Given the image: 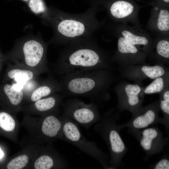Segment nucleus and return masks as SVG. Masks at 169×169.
<instances>
[{
  "label": "nucleus",
  "mask_w": 169,
  "mask_h": 169,
  "mask_svg": "<svg viewBox=\"0 0 169 169\" xmlns=\"http://www.w3.org/2000/svg\"><path fill=\"white\" fill-rule=\"evenodd\" d=\"M142 110L133 115L128 122L120 125L121 129L128 127L131 130H141L156 123L162 124V118L158 115V110L150 106Z\"/></svg>",
  "instance_id": "nucleus-9"
},
{
  "label": "nucleus",
  "mask_w": 169,
  "mask_h": 169,
  "mask_svg": "<svg viewBox=\"0 0 169 169\" xmlns=\"http://www.w3.org/2000/svg\"><path fill=\"white\" fill-rule=\"evenodd\" d=\"M87 37L74 40L68 44L53 64V71L59 76L77 71L100 69L105 67L104 54Z\"/></svg>",
  "instance_id": "nucleus-1"
},
{
  "label": "nucleus",
  "mask_w": 169,
  "mask_h": 169,
  "mask_svg": "<svg viewBox=\"0 0 169 169\" xmlns=\"http://www.w3.org/2000/svg\"><path fill=\"white\" fill-rule=\"evenodd\" d=\"M41 16L53 28V41L59 44H68L74 40L87 37L98 26L95 13L71 14L46 11Z\"/></svg>",
  "instance_id": "nucleus-2"
},
{
  "label": "nucleus",
  "mask_w": 169,
  "mask_h": 169,
  "mask_svg": "<svg viewBox=\"0 0 169 169\" xmlns=\"http://www.w3.org/2000/svg\"><path fill=\"white\" fill-rule=\"evenodd\" d=\"M117 47L119 52L123 54H135L138 51L135 46L122 36L118 39Z\"/></svg>",
  "instance_id": "nucleus-20"
},
{
  "label": "nucleus",
  "mask_w": 169,
  "mask_h": 169,
  "mask_svg": "<svg viewBox=\"0 0 169 169\" xmlns=\"http://www.w3.org/2000/svg\"><path fill=\"white\" fill-rule=\"evenodd\" d=\"M134 9V6L131 3L124 1H118L114 3L111 6L110 14L114 18L123 19L130 16Z\"/></svg>",
  "instance_id": "nucleus-16"
},
{
  "label": "nucleus",
  "mask_w": 169,
  "mask_h": 169,
  "mask_svg": "<svg viewBox=\"0 0 169 169\" xmlns=\"http://www.w3.org/2000/svg\"><path fill=\"white\" fill-rule=\"evenodd\" d=\"M42 79H38L28 81L23 85L22 90L25 96H30L33 91L38 86Z\"/></svg>",
  "instance_id": "nucleus-28"
},
{
  "label": "nucleus",
  "mask_w": 169,
  "mask_h": 169,
  "mask_svg": "<svg viewBox=\"0 0 169 169\" xmlns=\"http://www.w3.org/2000/svg\"><path fill=\"white\" fill-rule=\"evenodd\" d=\"M47 44L38 37L30 36L17 42L5 59L36 70L50 73L47 57Z\"/></svg>",
  "instance_id": "nucleus-4"
},
{
  "label": "nucleus",
  "mask_w": 169,
  "mask_h": 169,
  "mask_svg": "<svg viewBox=\"0 0 169 169\" xmlns=\"http://www.w3.org/2000/svg\"><path fill=\"white\" fill-rule=\"evenodd\" d=\"M121 34L122 36L135 46L146 45L149 43V39L145 35L134 33L131 30H122L121 32Z\"/></svg>",
  "instance_id": "nucleus-17"
},
{
  "label": "nucleus",
  "mask_w": 169,
  "mask_h": 169,
  "mask_svg": "<svg viewBox=\"0 0 169 169\" xmlns=\"http://www.w3.org/2000/svg\"><path fill=\"white\" fill-rule=\"evenodd\" d=\"M156 50L158 54L164 58H169V42L165 39L160 40L157 43Z\"/></svg>",
  "instance_id": "nucleus-27"
},
{
  "label": "nucleus",
  "mask_w": 169,
  "mask_h": 169,
  "mask_svg": "<svg viewBox=\"0 0 169 169\" xmlns=\"http://www.w3.org/2000/svg\"><path fill=\"white\" fill-rule=\"evenodd\" d=\"M162 98L160 100V108L164 115L162 119V124L168 130L169 126V91L167 90L163 94Z\"/></svg>",
  "instance_id": "nucleus-19"
},
{
  "label": "nucleus",
  "mask_w": 169,
  "mask_h": 169,
  "mask_svg": "<svg viewBox=\"0 0 169 169\" xmlns=\"http://www.w3.org/2000/svg\"><path fill=\"white\" fill-rule=\"evenodd\" d=\"M141 70L145 75L152 79L160 77L165 73L164 69L159 65L143 66L141 68Z\"/></svg>",
  "instance_id": "nucleus-22"
},
{
  "label": "nucleus",
  "mask_w": 169,
  "mask_h": 169,
  "mask_svg": "<svg viewBox=\"0 0 169 169\" xmlns=\"http://www.w3.org/2000/svg\"><path fill=\"white\" fill-rule=\"evenodd\" d=\"M15 126V123L13 118L8 113L0 112V127L4 131H12Z\"/></svg>",
  "instance_id": "nucleus-23"
},
{
  "label": "nucleus",
  "mask_w": 169,
  "mask_h": 169,
  "mask_svg": "<svg viewBox=\"0 0 169 169\" xmlns=\"http://www.w3.org/2000/svg\"><path fill=\"white\" fill-rule=\"evenodd\" d=\"M4 59V57L3 56L0 52V69L1 67L2 62Z\"/></svg>",
  "instance_id": "nucleus-30"
},
{
  "label": "nucleus",
  "mask_w": 169,
  "mask_h": 169,
  "mask_svg": "<svg viewBox=\"0 0 169 169\" xmlns=\"http://www.w3.org/2000/svg\"><path fill=\"white\" fill-rule=\"evenodd\" d=\"M164 87V80L161 77L155 79L145 89L144 92L146 94H151L161 92Z\"/></svg>",
  "instance_id": "nucleus-25"
},
{
  "label": "nucleus",
  "mask_w": 169,
  "mask_h": 169,
  "mask_svg": "<svg viewBox=\"0 0 169 169\" xmlns=\"http://www.w3.org/2000/svg\"><path fill=\"white\" fill-rule=\"evenodd\" d=\"M163 1L166 2V3H169V0H163Z\"/></svg>",
  "instance_id": "nucleus-32"
},
{
  "label": "nucleus",
  "mask_w": 169,
  "mask_h": 169,
  "mask_svg": "<svg viewBox=\"0 0 169 169\" xmlns=\"http://www.w3.org/2000/svg\"><path fill=\"white\" fill-rule=\"evenodd\" d=\"M40 74L36 70L25 66L10 63L8 64L5 78L13 82L26 83L38 78Z\"/></svg>",
  "instance_id": "nucleus-11"
},
{
  "label": "nucleus",
  "mask_w": 169,
  "mask_h": 169,
  "mask_svg": "<svg viewBox=\"0 0 169 169\" xmlns=\"http://www.w3.org/2000/svg\"><path fill=\"white\" fill-rule=\"evenodd\" d=\"M0 95L7 99L11 105L14 106L19 105L24 97L22 90L16 89L12 84L8 83L0 86Z\"/></svg>",
  "instance_id": "nucleus-15"
},
{
  "label": "nucleus",
  "mask_w": 169,
  "mask_h": 169,
  "mask_svg": "<svg viewBox=\"0 0 169 169\" xmlns=\"http://www.w3.org/2000/svg\"><path fill=\"white\" fill-rule=\"evenodd\" d=\"M4 156V153L0 148V159L2 158Z\"/></svg>",
  "instance_id": "nucleus-31"
},
{
  "label": "nucleus",
  "mask_w": 169,
  "mask_h": 169,
  "mask_svg": "<svg viewBox=\"0 0 169 169\" xmlns=\"http://www.w3.org/2000/svg\"><path fill=\"white\" fill-rule=\"evenodd\" d=\"M64 97L61 93H56L34 102L33 107L39 112H49L57 108Z\"/></svg>",
  "instance_id": "nucleus-13"
},
{
  "label": "nucleus",
  "mask_w": 169,
  "mask_h": 169,
  "mask_svg": "<svg viewBox=\"0 0 169 169\" xmlns=\"http://www.w3.org/2000/svg\"><path fill=\"white\" fill-rule=\"evenodd\" d=\"M156 25L158 31L167 32L169 30V12L165 9L161 10L156 22Z\"/></svg>",
  "instance_id": "nucleus-18"
},
{
  "label": "nucleus",
  "mask_w": 169,
  "mask_h": 169,
  "mask_svg": "<svg viewBox=\"0 0 169 169\" xmlns=\"http://www.w3.org/2000/svg\"><path fill=\"white\" fill-rule=\"evenodd\" d=\"M128 132L137 139L147 156L161 152L166 146V140L161 131L156 127L137 130L129 129Z\"/></svg>",
  "instance_id": "nucleus-8"
},
{
  "label": "nucleus",
  "mask_w": 169,
  "mask_h": 169,
  "mask_svg": "<svg viewBox=\"0 0 169 169\" xmlns=\"http://www.w3.org/2000/svg\"><path fill=\"white\" fill-rule=\"evenodd\" d=\"M29 6L31 11L36 14H44L47 11L42 0H30Z\"/></svg>",
  "instance_id": "nucleus-26"
},
{
  "label": "nucleus",
  "mask_w": 169,
  "mask_h": 169,
  "mask_svg": "<svg viewBox=\"0 0 169 169\" xmlns=\"http://www.w3.org/2000/svg\"><path fill=\"white\" fill-rule=\"evenodd\" d=\"M59 76L60 93L64 96L86 97L95 103L106 100L102 96L109 80L105 72L100 69L80 71Z\"/></svg>",
  "instance_id": "nucleus-3"
},
{
  "label": "nucleus",
  "mask_w": 169,
  "mask_h": 169,
  "mask_svg": "<svg viewBox=\"0 0 169 169\" xmlns=\"http://www.w3.org/2000/svg\"><path fill=\"white\" fill-rule=\"evenodd\" d=\"M62 118L63 139L96 159L104 168L110 169L107 155L100 149L95 142L89 141L83 136L77 124L64 115Z\"/></svg>",
  "instance_id": "nucleus-6"
},
{
  "label": "nucleus",
  "mask_w": 169,
  "mask_h": 169,
  "mask_svg": "<svg viewBox=\"0 0 169 169\" xmlns=\"http://www.w3.org/2000/svg\"><path fill=\"white\" fill-rule=\"evenodd\" d=\"M152 168L154 169H169V161L167 158H162L156 163L153 166Z\"/></svg>",
  "instance_id": "nucleus-29"
},
{
  "label": "nucleus",
  "mask_w": 169,
  "mask_h": 169,
  "mask_svg": "<svg viewBox=\"0 0 169 169\" xmlns=\"http://www.w3.org/2000/svg\"><path fill=\"white\" fill-rule=\"evenodd\" d=\"M48 77L42 79L38 86L30 95L33 102L58 93H61V89L58 80L50 73Z\"/></svg>",
  "instance_id": "nucleus-10"
},
{
  "label": "nucleus",
  "mask_w": 169,
  "mask_h": 169,
  "mask_svg": "<svg viewBox=\"0 0 169 169\" xmlns=\"http://www.w3.org/2000/svg\"><path fill=\"white\" fill-rule=\"evenodd\" d=\"M54 160L49 155H44L37 159L34 163L36 169H49L55 166Z\"/></svg>",
  "instance_id": "nucleus-21"
},
{
  "label": "nucleus",
  "mask_w": 169,
  "mask_h": 169,
  "mask_svg": "<svg viewBox=\"0 0 169 169\" xmlns=\"http://www.w3.org/2000/svg\"><path fill=\"white\" fill-rule=\"evenodd\" d=\"M23 0L26 1H28V0Z\"/></svg>",
  "instance_id": "nucleus-33"
},
{
  "label": "nucleus",
  "mask_w": 169,
  "mask_h": 169,
  "mask_svg": "<svg viewBox=\"0 0 169 169\" xmlns=\"http://www.w3.org/2000/svg\"><path fill=\"white\" fill-rule=\"evenodd\" d=\"M118 118L113 110L109 111L101 116L94 127V131L102 137L109 149L110 169H116L121 165L122 159L128 150L120 135L121 128L116 123Z\"/></svg>",
  "instance_id": "nucleus-5"
},
{
  "label": "nucleus",
  "mask_w": 169,
  "mask_h": 169,
  "mask_svg": "<svg viewBox=\"0 0 169 169\" xmlns=\"http://www.w3.org/2000/svg\"><path fill=\"white\" fill-rule=\"evenodd\" d=\"M28 161V156L25 155L18 156L10 161L7 165L8 169H21L24 168Z\"/></svg>",
  "instance_id": "nucleus-24"
},
{
  "label": "nucleus",
  "mask_w": 169,
  "mask_h": 169,
  "mask_svg": "<svg viewBox=\"0 0 169 169\" xmlns=\"http://www.w3.org/2000/svg\"><path fill=\"white\" fill-rule=\"evenodd\" d=\"M63 120H60L54 115L47 116L44 119L42 126V131L46 136L54 138L59 136L64 138Z\"/></svg>",
  "instance_id": "nucleus-12"
},
{
  "label": "nucleus",
  "mask_w": 169,
  "mask_h": 169,
  "mask_svg": "<svg viewBox=\"0 0 169 169\" xmlns=\"http://www.w3.org/2000/svg\"><path fill=\"white\" fill-rule=\"evenodd\" d=\"M63 105L64 115L87 130L101 119V116L95 103L86 104L74 98L67 100Z\"/></svg>",
  "instance_id": "nucleus-7"
},
{
  "label": "nucleus",
  "mask_w": 169,
  "mask_h": 169,
  "mask_svg": "<svg viewBox=\"0 0 169 169\" xmlns=\"http://www.w3.org/2000/svg\"><path fill=\"white\" fill-rule=\"evenodd\" d=\"M125 90L127 98L124 108L130 109L133 115L140 110L139 107L140 103L139 95L141 89L137 84H129L125 87Z\"/></svg>",
  "instance_id": "nucleus-14"
}]
</instances>
